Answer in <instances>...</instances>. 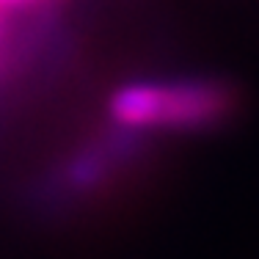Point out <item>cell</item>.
I'll return each mask as SVG.
<instances>
[{
  "label": "cell",
  "mask_w": 259,
  "mask_h": 259,
  "mask_svg": "<svg viewBox=\"0 0 259 259\" xmlns=\"http://www.w3.org/2000/svg\"><path fill=\"white\" fill-rule=\"evenodd\" d=\"M133 146L121 144V146H89L80 155H75L69 160V165L61 174L66 190H75V193H89L97 185H102L110 177V171L119 163V155H130Z\"/></svg>",
  "instance_id": "obj_2"
},
{
  "label": "cell",
  "mask_w": 259,
  "mask_h": 259,
  "mask_svg": "<svg viewBox=\"0 0 259 259\" xmlns=\"http://www.w3.org/2000/svg\"><path fill=\"white\" fill-rule=\"evenodd\" d=\"M110 119L127 133L204 130L232 110V91L221 80H135L113 91Z\"/></svg>",
  "instance_id": "obj_1"
},
{
  "label": "cell",
  "mask_w": 259,
  "mask_h": 259,
  "mask_svg": "<svg viewBox=\"0 0 259 259\" xmlns=\"http://www.w3.org/2000/svg\"><path fill=\"white\" fill-rule=\"evenodd\" d=\"M20 3H28V0H0V6H20Z\"/></svg>",
  "instance_id": "obj_3"
}]
</instances>
